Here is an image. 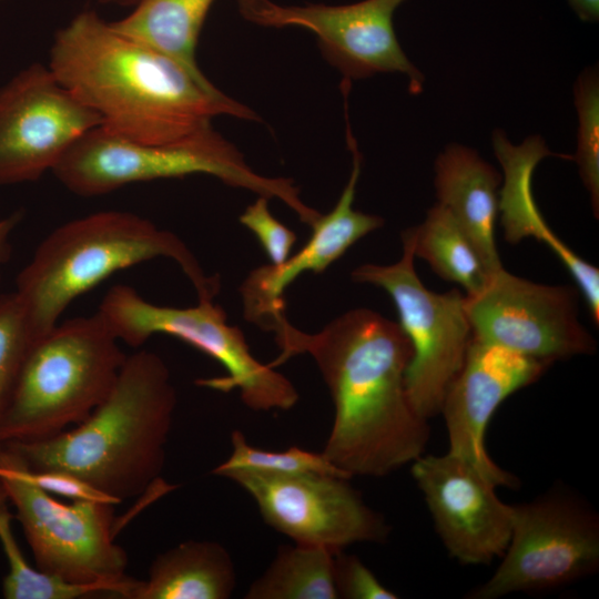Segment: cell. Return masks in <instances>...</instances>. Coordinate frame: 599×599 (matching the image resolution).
I'll return each instance as SVG.
<instances>
[{
	"label": "cell",
	"mask_w": 599,
	"mask_h": 599,
	"mask_svg": "<svg viewBox=\"0 0 599 599\" xmlns=\"http://www.w3.org/2000/svg\"><path fill=\"white\" fill-rule=\"evenodd\" d=\"M281 349L268 365L308 354L328 387L334 418L323 454L353 476L384 477L425 454L428 419L406 387L412 344L398 323L369 308L349 309L317 333L285 313L266 329Z\"/></svg>",
	"instance_id": "1"
},
{
	"label": "cell",
	"mask_w": 599,
	"mask_h": 599,
	"mask_svg": "<svg viewBox=\"0 0 599 599\" xmlns=\"http://www.w3.org/2000/svg\"><path fill=\"white\" fill-rule=\"evenodd\" d=\"M49 69L105 130L148 143H167L211 125L221 114L257 120L219 89H207L181 65L122 33L94 11L58 30Z\"/></svg>",
	"instance_id": "2"
},
{
	"label": "cell",
	"mask_w": 599,
	"mask_h": 599,
	"mask_svg": "<svg viewBox=\"0 0 599 599\" xmlns=\"http://www.w3.org/2000/svg\"><path fill=\"white\" fill-rule=\"evenodd\" d=\"M175 407L166 364L139 351L126 356L111 393L83 422L49 438L4 445L30 470L70 473L119 504L160 481Z\"/></svg>",
	"instance_id": "3"
},
{
	"label": "cell",
	"mask_w": 599,
	"mask_h": 599,
	"mask_svg": "<svg viewBox=\"0 0 599 599\" xmlns=\"http://www.w3.org/2000/svg\"><path fill=\"white\" fill-rule=\"evenodd\" d=\"M167 257L193 284L199 300H213L219 276H207L183 241L131 212L101 211L52 231L17 278V295L30 335L38 339L67 307L115 272Z\"/></svg>",
	"instance_id": "4"
},
{
	"label": "cell",
	"mask_w": 599,
	"mask_h": 599,
	"mask_svg": "<svg viewBox=\"0 0 599 599\" xmlns=\"http://www.w3.org/2000/svg\"><path fill=\"white\" fill-rule=\"evenodd\" d=\"M95 313L35 339L0 420V443L52 437L83 422L111 393L128 355Z\"/></svg>",
	"instance_id": "5"
},
{
	"label": "cell",
	"mask_w": 599,
	"mask_h": 599,
	"mask_svg": "<svg viewBox=\"0 0 599 599\" xmlns=\"http://www.w3.org/2000/svg\"><path fill=\"white\" fill-rule=\"evenodd\" d=\"M52 173L81 196L103 195L135 182L206 174L260 196L281 200L309 226L321 215L302 201L292 180L254 172L212 125L167 143L128 139L99 125L69 149Z\"/></svg>",
	"instance_id": "6"
},
{
	"label": "cell",
	"mask_w": 599,
	"mask_h": 599,
	"mask_svg": "<svg viewBox=\"0 0 599 599\" xmlns=\"http://www.w3.org/2000/svg\"><path fill=\"white\" fill-rule=\"evenodd\" d=\"M0 483L16 509L35 568L77 585H108L129 599L136 579L125 573L128 555L114 542L116 525L110 502H63L39 488L23 458L3 445Z\"/></svg>",
	"instance_id": "7"
},
{
	"label": "cell",
	"mask_w": 599,
	"mask_h": 599,
	"mask_svg": "<svg viewBox=\"0 0 599 599\" xmlns=\"http://www.w3.org/2000/svg\"><path fill=\"white\" fill-rule=\"evenodd\" d=\"M97 313L120 342L132 347L154 334H166L209 355L226 375L196 383L226 393L238 389L242 402L253 410H288L298 400L292 382L253 356L242 331L227 324L225 312L213 300H199L196 306L185 308L161 306L131 286L115 285Z\"/></svg>",
	"instance_id": "8"
},
{
	"label": "cell",
	"mask_w": 599,
	"mask_h": 599,
	"mask_svg": "<svg viewBox=\"0 0 599 599\" xmlns=\"http://www.w3.org/2000/svg\"><path fill=\"white\" fill-rule=\"evenodd\" d=\"M403 255L390 265L363 264L352 272L356 283L378 286L392 297L413 356L406 387L415 409L426 419L440 412L444 396L460 369L473 337L465 293L428 290L414 266L410 234L402 233Z\"/></svg>",
	"instance_id": "9"
},
{
	"label": "cell",
	"mask_w": 599,
	"mask_h": 599,
	"mask_svg": "<svg viewBox=\"0 0 599 599\" xmlns=\"http://www.w3.org/2000/svg\"><path fill=\"white\" fill-rule=\"evenodd\" d=\"M491 577L470 599L550 590L595 573L599 567V518L566 493L511 505V532Z\"/></svg>",
	"instance_id": "10"
},
{
	"label": "cell",
	"mask_w": 599,
	"mask_h": 599,
	"mask_svg": "<svg viewBox=\"0 0 599 599\" xmlns=\"http://www.w3.org/2000/svg\"><path fill=\"white\" fill-rule=\"evenodd\" d=\"M256 504L263 520L294 544L333 552L359 542H384L385 518L370 508L348 478L322 474L221 473Z\"/></svg>",
	"instance_id": "11"
},
{
	"label": "cell",
	"mask_w": 599,
	"mask_h": 599,
	"mask_svg": "<svg viewBox=\"0 0 599 599\" xmlns=\"http://www.w3.org/2000/svg\"><path fill=\"white\" fill-rule=\"evenodd\" d=\"M465 309L474 338L550 365L597 348L569 286L538 284L502 268L477 294H465Z\"/></svg>",
	"instance_id": "12"
},
{
	"label": "cell",
	"mask_w": 599,
	"mask_h": 599,
	"mask_svg": "<svg viewBox=\"0 0 599 599\" xmlns=\"http://www.w3.org/2000/svg\"><path fill=\"white\" fill-rule=\"evenodd\" d=\"M99 125L49 67L22 69L0 87V185L40 179Z\"/></svg>",
	"instance_id": "13"
},
{
	"label": "cell",
	"mask_w": 599,
	"mask_h": 599,
	"mask_svg": "<svg viewBox=\"0 0 599 599\" xmlns=\"http://www.w3.org/2000/svg\"><path fill=\"white\" fill-rule=\"evenodd\" d=\"M406 0H364L344 6L284 7L271 0H237L244 19L263 27H302L313 32L324 58L344 80L377 73H402L413 94L423 91L425 77L403 51L393 14Z\"/></svg>",
	"instance_id": "14"
},
{
	"label": "cell",
	"mask_w": 599,
	"mask_h": 599,
	"mask_svg": "<svg viewBox=\"0 0 599 599\" xmlns=\"http://www.w3.org/2000/svg\"><path fill=\"white\" fill-rule=\"evenodd\" d=\"M436 531L449 556L464 565L501 557L511 532V505L479 469L447 451L423 454L412 464Z\"/></svg>",
	"instance_id": "15"
},
{
	"label": "cell",
	"mask_w": 599,
	"mask_h": 599,
	"mask_svg": "<svg viewBox=\"0 0 599 599\" xmlns=\"http://www.w3.org/2000/svg\"><path fill=\"white\" fill-rule=\"evenodd\" d=\"M549 367V363L471 337L440 406L448 451L479 469L497 487H516L517 478L489 457L486 430L500 404L538 380Z\"/></svg>",
	"instance_id": "16"
},
{
	"label": "cell",
	"mask_w": 599,
	"mask_h": 599,
	"mask_svg": "<svg viewBox=\"0 0 599 599\" xmlns=\"http://www.w3.org/2000/svg\"><path fill=\"white\" fill-rule=\"evenodd\" d=\"M346 140L353 156L352 172L337 203L326 215L315 221L306 244L282 264L263 265L252 271L240 287L245 319L266 331L268 324L285 313L284 293L303 273H323L358 240L384 224L380 216L366 214L353 207L362 169L351 126Z\"/></svg>",
	"instance_id": "17"
},
{
	"label": "cell",
	"mask_w": 599,
	"mask_h": 599,
	"mask_svg": "<svg viewBox=\"0 0 599 599\" xmlns=\"http://www.w3.org/2000/svg\"><path fill=\"white\" fill-rule=\"evenodd\" d=\"M493 146L500 162L505 182L499 191V212L505 240L516 244L532 236L546 243L559 257L578 284L593 323L599 324V271L586 262L551 232L538 210L532 194V175L537 164L547 156L572 160V155L551 152L542 138L528 136L514 145L501 130H495Z\"/></svg>",
	"instance_id": "18"
},
{
	"label": "cell",
	"mask_w": 599,
	"mask_h": 599,
	"mask_svg": "<svg viewBox=\"0 0 599 599\" xmlns=\"http://www.w3.org/2000/svg\"><path fill=\"white\" fill-rule=\"evenodd\" d=\"M501 179L490 163L465 145H447L435 161L438 204L468 237L488 277L504 268L495 241Z\"/></svg>",
	"instance_id": "19"
},
{
	"label": "cell",
	"mask_w": 599,
	"mask_h": 599,
	"mask_svg": "<svg viewBox=\"0 0 599 599\" xmlns=\"http://www.w3.org/2000/svg\"><path fill=\"white\" fill-rule=\"evenodd\" d=\"M235 583L233 560L221 544L187 540L160 554L129 599H227Z\"/></svg>",
	"instance_id": "20"
},
{
	"label": "cell",
	"mask_w": 599,
	"mask_h": 599,
	"mask_svg": "<svg viewBox=\"0 0 599 599\" xmlns=\"http://www.w3.org/2000/svg\"><path fill=\"white\" fill-rule=\"evenodd\" d=\"M214 0H140L130 14L112 22L122 33L181 65L201 85L217 89L196 62V44Z\"/></svg>",
	"instance_id": "21"
},
{
	"label": "cell",
	"mask_w": 599,
	"mask_h": 599,
	"mask_svg": "<svg viewBox=\"0 0 599 599\" xmlns=\"http://www.w3.org/2000/svg\"><path fill=\"white\" fill-rule=\"evenodd\" d=\"M410 234L414 255L443 280L460 285L467 296L486 285L488 276L473 244L446 207L436 204Z\"/></svg>",
	"instance_id": "22"
},
{
	"label": "cell",
	"mask_w": 599,
	"mask_h": 599,
	"mask_svg": "<svg viewBox=\"0 0 599 599\" xmlns=\"http://www.w3.org/2000/svg\"><path fill=\"white\" fill-rule=\"evenodd\" d=\"M335 552L315 546H282L267 569L255 579L246 599H337Z\"/></svg>",
	"instance_id": "23"
},
{
	"label": "cell",
	"mask_w": 599,
	"mask_h": 599,
	"mask_svg": "<svg viewBox=\"0 0 599 599\" xmlns=\"http://www.w3.org/2000/svg\"><path fill=\"white\" fill-rule=\"evenodd\" d=\"M8 494L0 483V545L8 564L2 580L6 599H80L118 597L108 585H77L62 581L32 568L20 549L12 530L14 515L10 511Z\"/></svg>",
	"instance_id": "24"
},
{
	"label": "cell",
	"mask_w": 599,
	"mask_h": 599,
	"mask_svg": "<svg viewBox=\"0 0 599 599\" xmlns=\"http://www.w3.org/2000/svg\"><path fill=\"white\" fill-rule=\"evenodd\" d=\"M230 457L212 470L213 475L233 469L270 474H322L351 479V477L321 453L291 447L283 451H271L251 446L241 430L231 436Z\"/></svg>",
	"instance_id": "25"
},
{
	"label": "cell",
	"mask_w": 599,
	"mask_h": 599,
	"mask_svg": "<svg viewBox=\"0 0 599 599\" xmlns=\"http://www.w3.org/2000/svg\"><path fill=\"white\" fill-rule=\"evenodd\" d=\"M575 105L578 115L577 152L573 156L587 189L593 215L599 213V74L588 67L577 78Z\"/></svg>",
	"instance_id": "26"
},
{
	"label": "cell",
	"mask_w": 599,
	"mask_h": 599,
	"mask_svg": "<svg viewBox=\"0 0 599 599\" xmlns=\"http://www.w3.org/2000/svg\"><path fill=\"white\" fill-rule=\"evenodd\" d=\"M32 343L17 295L0 294V420ZM2 447L0 443V451Z\"/></svg>",
	"instance_id": "27"
},
{
	"label": "cell",
	"mask_w": 599,
	"mask_h": 599,
	"mask_svg": "<svg viewBox=\"0 0 599 599\" xmlns=\"http://www.w3.org/2000/svg\"><path fill=\"white\" fill-rule=\"evenodd\" d=\"M267 200L260 196L241 214L240 222L257 237L271 264L278 265L288 258L296 235L271 214Z\"/></svg>",
	"instance_id": "28"
},
{
	"label": "cell",
	"mask_w": 599,
	"mask_h": 599,
	"mask_svg": "<svg viewBox=\"0 0 599 599\" xmlns=\"http://www.w3.org/2000/svg\"><path fill=\"white\" fill-rule=\"evenodd\" d=\"M334 578L338 598L345 599H396L373 571L355 555L336 551Z\"/></svg>",
	"instance_id": "29"
},
{
	"label": "cell",
	"mask_w": 599,
	"mask_h": 599,
	"mask_svg": "<svg viewBox=\"0 0 599 599\" xmlns=\"http://www.w3.org/2000/svg\"><path fill=\"white\" fill-rule=\"evenodd\" d=\"M30 478L39 488L54 497H64L70 499V501L89 500L113 505L118 504L114 499L101 493L89 483L67 471L30 470Z\"/></svg>",
	"instance_id": "30"
},
{
	"label": "cell",
	"mask_w": 599,
	"mask_h": 599,
	"mask_svg": "<svg viewBox=\"0 0 599 599\" xmlns=\"http://www.w3.org/2000/svg\"><path fill=\"white\" fill-rule=\"evenodd\" d=\"M21 220V211H16L0 219V267L9 255L10 237Z\"/></svg>",
	"instance_id": "31"
},
{
	"label": "cell",
	"mask_w": 599,
	"mask_h": 599,
	"mask_svg": "<svg viewBox=\"0 0 599 599\" xmlns=\"http://www.w3.org/2000/svg\"><path fill=\"white\" fill-rule=\"evenodd\" d=\"M580 20L597 22L599 20V0H568Z\"/></svg>",
	"instance_id": "32"
},
{
	"label": "cell",
	"mask_w": 599,
	"mask_h": 599,
	"mask_svg": "<svg viewBox=\"0 0 599 599\" xmlns=\"http://www.w3.org/2000/svg\"><path fill=\"white\" fill-rule=\"evenodd\" d=\"M103 3L134 7L140 0H100Z\"/></svg>",
	"instance_id": "33"
},
{
	"label": "cell",
	"mask_w": 599,
	"mask_h": 599,
	"mask_svg": "<svg viewBox=\"0 0 599 599\" xmlns=\"http://www.w3.org/2000/svg\"><path fill=\"white\" fill-rule=\"evenodd\" d=\"M1 1V0H0Z\"/></svg>",
	"instance_id": "34"
}]
</instances>
